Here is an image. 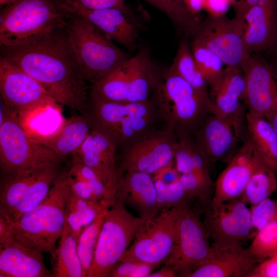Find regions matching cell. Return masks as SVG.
<instances>
[{
  "label": "cell",
  "instance_id": "6da1fadb",
  "mask_svg": "<svg viewBox=\"0 0 277 277\" xmlns=\"http://www.w3.org/2000/svg\"><path fill=\"white\" fill-rule=\"evenodd\" d=\"M35 79L57 103L84 113L88 101L85 78L66 26L31 42L1 46V57Z\"/></svg>",
  "mask_w": 277,
  "mask_h": 277
},
{
  "label": "cell",
  "instance_id": "7a4b0ae2",
  "mask_svg": "<svg viewBox=\"0 0 277 277\" xmlns=\"http://www.w3.org/2000/svg\"><path fill=\"white\" fill-rule=\"evenodd\" d=\"M151 100L164 122L177 140L192 138L211 112L209 96L204 95L179 75L172 68L154 83Z\"/></svg>",
  "mask_w": 277,
  "mask_h": 277
},
{
  "label": "cell",
  "instance_id": "3957f363",
  "mask_svg": "<svg viewBox=\"0 0 277 277\" xmlns=\"http://www.w3.org/2000/svg\"><path fill=\"white\" fill-rule=\"evenodd\" d=\"M92 128L109 136L118 151L159 129L163 121L153 102L120 103L103 101L90 93L86 114Z\"/></svg>",
  "mask_w": 277,
  "mask_h": 277
},
{
  "label": "cell",
  "instance_id": "277c9868",
  "mask_svg": "<svg viewBox=\"0 0 277 277\" xmlns=\"http://www.w3.org/2000/svg\"><path fill=\"white\" fill-rule=\"evenodd\" d=\"M71 14L68 0H17L1 8L0 46L36 39L65 26Z\"/></svg>",
  "mask_w": 277,
  "mask_h": 277
},
{
  "label": "cell",
  "instance_id": "5b68a950",
  "mask_svg": "<svg viewBox=\"0 0 277 277\" xmlns=\"http://www.w3.org/2000/svg\"><path fill=\"white\" fill-rule=\"evenodd\" d=\"M69 192L66 169L37 206L24 214L17 222L10 221L13 237L52 255L65 227Z\"/></svg>",
  "mask_w": 277,
  "mask_h": 277
},
{
  "label": "cell",
  "instance_id": "8992f818",
  "mask_svg": "<svg viewBox=\"0 0 277 277\" xmlns=\"http://www.w3.org/2000/svg\"><path fill=\"white\" fill-rule=\"evenodd\" d=\"M66 30L82 72L91 85L130 57L81 15L71 13Z\"/></svg>",
  "mask_w": 277,
  "mask_h": 277
},
{
  "label": "cell",
  "instance_id": "52a82bcc",
  "mask_svg": "<svg viewBox=\"0 0 277 277\" xmlns=\"http://www.w3.org/2000/svg\"><path fill=\"white\" fill-rule=\"evenodd\" d=\"M158 73L146 48H141L95 83L91 93L107 102L129 103L151 100Z\"/></svg>",
  "mask_w": 277,
  "mask_h": 277
},
{
  "label": "cell",
  "instance_id": "ba28073f",
  "mask_svg": "<svg viewBox=\"0 0 277 277\" xmlns=\"http://www.w3.org/2000/svg\"><path fill=\"white\" fill-rule=\"evenodd\" d=\"M150 220L130 213L114 200L107 209L87 277H107L141 228Z\"/></svg>",
  "mask_w": 277,
  "mask_h": 277
},
{
  "label": "cell",
  "instance_id": "9c48e42d",
  "mask_svg": "<svg viewBox=\"0 0 277 277\" xmlns=\"http://www.w3.org/2000/svg\"><path fill=\"white\" fill-rule=\"evenodd\" d=\"M63 160L53 151L32 138L17 115L1 100V172L6 174L46 163Z\"/></svg>",
  "mask_w": 277,
  "mask_h": 277
},
{
  "label": "cell",
  "instance_id": "30bf717a",
  "mask_svg": "<svg viewBox=\"0 0 277 277\" xmlns=\"http://www.w3.org/2000/svg\"><path fill=\"white\" fill-rule=\"evenodd\" d=\"M209 239L203 222L189 205L177 207L175 241L165 265L172 267L177 275L188 277L211 257Z\"/></svg>",
  "mask_w": 277,
  "mask_h": 277
},
{
  "label": "cell",
  "instance_id": "8fae6325",
  "mask_svg": "<svg viewBox=\"0 0 277 277\" xmlns=\"http://www.w3.org/2000/svg\"><path fill=\"white\" fill-rule=\"evenodd\" d=\"M161 212L141 228L119 261H140L157 266L166 261L175 241L177 207Z\"/></svg>",
  "mask_w": 277,
  "mask_h": 277
},
{
  "label": "cell",
  "instance_id": "7c38bea8",
  "mask_svg": "<svg viewBox=\"0 0 277 277\" xmlns=\"http://www.w3.org/2000/svg\"><path fill=\"white\" fill-rule=\"evenodd\" d=\"M177 139L166 128L158 129L120 151L117 174L141 172L153 175L174 162Z\"/></svg>",
  "mask_w": 277,
  "mask_h": 277
},
{
  "label": "cell",
  "instance_id": "4fadbf2b",
  "mask_svg": "<svg viewBox=\"0 0 277 277\" xmlns=\"http://www.w3.org/2000/svg\"><path fill=\"white\" fill-rule=\"evenodd\" d=\"M245 24L235 17L209 15L193 38L222 60L225 67H241L249 55L244 41Z\"/></svg>",
  "mask_w": 277,
  "mask_h": 277
},
{
  "label": "cell",
  "instance_id": "5bb4252c",
  "mask_svg": "<svg viewBox=\"0 0 277 277\" xmlns=\"http://www.w3.org/2000/svg\"><path fill=\"white\" fill-rule=\"evenodd\" d=\"M0 92L1 100L17 116L57 104L35 79L1 58Z\"/></svg>",
  "mask_w": 277,
  "mask_h": 277
},
{
  "label": "cell",
  "instance_id": "9a60e30c",
  "mask_svg": "<svg viewBox=\"0 0 277 277\" xmlns=\"http://www.w3.org/2000/svg\"><path fill=\"white\" fill-rule=\"evenodd\" d=\"M203 207V223L213 243H242L252 237L250 208L241 197Z\"/></svg>",
  "mask_w": 277,
  "mask_h": 277
},
{
  "label": "cell",
  "instance_id": "2e32d148",
  "mask_svg": "<svg viewBox=\"0 0 277 277\" xmlns=\"http://www.w3.org/2000/svg\"><path fill=\"white\" fill-rule=\"evenodd\" d=\"M245 91L241 68L225 67L220 84L209 92L212 114L229 123L242 142L247 137Z\"/></svg>",
  "mask_w": 277,
  "mask_h": 277
},
{
  "label": "cell",
  "instance_id": "e0dca14e",
  "mask_svg": "<svg viewBox=\"0 0 277 277\" xmlns=\"http://www.w3.org/2000/svg\"><path fill=\"white\" fill-rule=\"evenodd\" d=\"M248 113L266 116L277 111V69L264 58L249 54L241 66Z\"/></svg>",
  "mask_w": 277,
  "mask_h": 277
},
{
  "label": "cell",
  "instance_id": "ac0fdd59",
  "mask_svg": "<svg viewBox=\"0 0 277 277\" xmlns=\"http://www.w3.org/2000/svg\"><path fill=\"white\" fill-rule=\"evenodd\" d=\"M71 13L81 15L101 31L109 39L133 52L137 48L140 24L132 11L126 8L88 9L68 0Z\"/></svg>",
  "mask_w": 277,
  "mask_h": 277
},
{
  "label": "cell",
  "instance_id": "d6986e66",
  "mask_svg": "<svg viewBox=\"0 0 277 277\" xmlns=\"http://www.w3.org/2000/svg\"><path fill=\"white\" fill-rule=\"evenodd\" d=\"M242 143L214 183L213 205L241 197L253 172L263 161L247 136Z\"/></svg>",
  "mask_w": 277,
  "mask_h": 277
},
{
  "label": "cell",
  "instance_id": "ffe728a7",
  "mask_svg": "<svg viewBox=\"0 0 277 277\" xmlns=\"http://www.w3.org/2000/svg\"><path fill=\"white\" fill-rule=\"evenodd\" d=\"M117 148L102 131L92 128L87 137L78 149L72 155L93 169L115 200V192L119 177L117 174Z\"/></svg>",
  "mask_w": 277,
  "mask_h": 277
},
{
  "label": "cell",
  "instance_id": "44dd1931",
  "mask_svg": "<svg viewBox=\"0 0 277 277\" xmlns=\"http://www.w3.org/2000/svg\"><path fill=\"white\" fill-rule=\"evenodd\" d=\"M192 139L209 166L217 161L228 163L236 152V144L243 142L229 123L213 114L207 116Z\"/></svg>",
  "mask_w": 277,
  "mask_h": 277
},
{
  "label": "cell",
  "instance_id": "7402d4cb",
  "mask_svg": "<svg viewBox=\"0 0 277 277\" xmlns=\"http://www.w3.org/2000/svg\"><path fill=\"white\" fill-rule=\"evenodd\" d=\"M212 253L204 264L188 277H246L258 263L242 243H212Z\"/></svg>",
  "mask_w": 277,
  "mask_h": 277
},
{
  "label": "cell",
  "instance_id": "603a6c76",
  "mask_svg": "<svg viewBox=\"0 0 277 277\" xmlns=\"http://www.w3.org/2000/svg\"><path fill=\"white\" fill-rule=\"evenodd\" d=\"M43 251L12 237L0 244L1 277H53Z\"/></svg>",
  "mask_w": 277,
  "mask_h": 277
},
{
  "label": "cell",
  "instance_id": "cb8c5ba5",
  "mask_svg": "<svg viewBox=\"0 0 277 277\" xmlns=\"http://www.w3.org/2000/svg\"><path fill=\"white\" fill-rule=\"evenodd\" d=\"M115 199L138 210L141 217L150 220L159 213L157 194L152 175L141 172H127L119 178Z\"/></svg>",
  "mask_w": 277,
  "mask_h": 277
},
{
  "label": "cell",
  "instance_id": "d4e9b609",
  "mask_svg": "<svg viewBox=\"0 0 277 277\" xmlns=\"http://www.w3.org/2000/svg\"><path fill=\"white\" fill-rule=\"evenodd\" d=\"M277 19V0H259L244 17V41L249 54L267 51Z\"/></svg>",
  "mask_w": 277,
  "mask_h": 277
},
{
  "label": "cell",
  "instance_id": "484cf974",
  "mask_svg": "<svg viewBox=\"0 0 277 277\" xmlns=\"http://www.w3.org/2000/svg\"><path fill=\"white\" fill-rule=\"evenodd\" d=\"M91 128L86 115H74L63 119L53 132L35 141L48 147L64 159L68 156H72L78 149Z\"/></svg>",
  "mask_w": 277,
  "mask_h": 277
},
{
  "label": "cell",
  "instance_id": "4316f807",
  "mask_svg": "<svg viewBox=\"0 0 277 277\" xmlns=\"http://www.w3.org/2000/svg\"><path fill=\"white\" fill-rule=\"evenodd\" d=\"M47 163H49L2 175L0 189V213L8 218L10 217L36 176Z\"/></svg>",
  "mask_w": 277,
  "mask_h": 277
},
{
  "label": "cell",
  "instance_id": "83f0119b",
  "mask_svg": "<svg viewBox=\"0 0 277 277\" xmlns=\"http://www.w3.org/2000/svg\"><path fill=\"white\" fill-rule=\"evenodd\" d=\"M247 136L262 161L277 172V132L265 117L246 114Z\"/></svg>",
  "mask_w": 277,
  "mask_h": 277
},
{
  "label": "cell",
  "instance_id": "f1b7e54d",
  "mask_svg": "<svg viewBox=\"0 0 277 277\" xmlns=\"http://www.w3.org/2000/svg\"><path fill=\"white\" fill-rule=\"evenodd\" d=\"M52 259L53 277H84L77 252V239L65 224Z\"/></svg>",
  "mask_w": 277,
  "mask_h": 277
},
{
  "label": "cell",
  "instance_id": "f546056e",
  "mask_svg": "<svg viewBox=\"0 0 277 277\" xmlns=\"http://www.w3.org/2000/svg\"><path fill=\"white\" fill-rule=\"evenodd\" d=\"M60 163H49L46 164L31 184L10 217L5 216L15 223L24 214L37 206L46 197L51 187L62 173L60 167Z\"/></svg>",
  "mask_w": 277,
  "mask_h": 277
},
{
  "label": "cell",
  "instance_id": "4dcf8cb0",
  "mask_svg": "<svg viewBox=\"0 0 277 277\" xmlns=\"http://www.w3.org/2000/svg\"><path fill=\"white\" fill-rule=\"evenodd\" d=\"M108 208L100 201L78 197L70 189L66 206L65 224L78 240L81 233L97 215L103 210Z\"/></svg>",
  "mask_w": 277,
  "mask_h": 277
},
{
  "label": "cell",
  "instance_id": "1f68e13d",
  "mask_svg": "<svg viewBox=\"0 0 277 277\" xmlns=\"http://www.w3.org/2000/svg\"><path fill=\"white\" fill-rule=\"evenodd\" d=\"M276 173L262 161L248 181L241 199L251 206L270 198L277 189Z\"/></svg>",
  "mask_w": 277,
  "mask_h": 277
},
{
  "label": "cell",
  "instance_id": "d6a6232c",
  "mask_svg": "<svg viewBox=\"0 0 277 277\" xmlns=\"http://www.w3.org/2000/svg\"><path fill=\"white\" fill-rule=\"evenodd\" d=\"M166 14L185 37H194L200 29L202 19L187 8L184 0H144Z\"/></svg>",
  "mask_w": 277,
  "mask_h": 277
},
{
  "label": "cell",
  "instance_id": "836d02e7",
  "mask_svg": "<svg viewBox=\"0 0 277 277\" xmlns=\"http://www.w3.org/2000/svg\"><path fill=\"white\" fill-rule=\"evenodd\" d=\"M190 46L196 67L207 82L209 91L214 90L222 78L224 64L219 56L199 39L193 38Z\"/></svg>",
  "mask_w": 277,
  "mask_h": 277
},
{
  "label": "cell",
  "instance_id": "e575fe53",
  "mask_svg": "<svg viewBox=\"0 0 277 277\" xmlns=\"http://www.w3.org/2000/svg\"><path fill=\"white\" fill-rule=\"evenodd\" d=\"M170 68L197 91L209 96L208 85L196 67L186 37L181 41Z\"/></svg>",
  "mask_w": 277,
  "mask_h": 277
},
{
  "label": "cell",
  "instance_id": "d590c367",
  "mask_svg": "<svg viewBox=\"0 0 277 277\" xmlns=\"http://www.w3.org/2000/svg\"><path fill=\"white\" fill-rule=\"evenodd\" d=\"M174 162L179 174L190 172L209 173V166L197 150L192 138L177 140Z\"/></svg>",
  "mask_w": 277,
  "mask_h": 277
},
{
  "label": "cell",
  "instance_id": "8d00e7d4",
  "mask_svg": "<svg viewBox=\"0 0 277 277\" xmlns=\"http://www.w3.org/2000/svg\"><path fill=\"white\" fill-rule=\"evenodd\" d=\"M108 209L103 210L97 215L77 240V252L82 265L84 277L87 276L92 264L100 231Z\"/></svg>",
  "mask_w": 277,
  "mask_h": 277
},
{
  "label": "cell",
  "instance_id": "74e56055",
  "mask_svg": "<svg viewBox=\"0 0 277 277\" xmlns=\"http://www.w3.org/2000/svg\"><path fill=\"white\" fill-rule=\"evenodd\" d=\"M153 180L156 190L159 212L189 205L192 197L179 180L169 184L158 180Z\"/></svg>",
  "mask_w": 277,
  "mask_h": 277
},
{
  "label": "cell",
  "instance_id": "f35d334b",
  "mask_svg": "<svg viewBox=\"0 0 277 277\" xmlns=\"http://www.w3.org/2000/svg\"><path fill=\"white\" fill-rule=\"evenodd\" d=\"M248 248L258 263L277 252V222L270 223L252 237Z\"/></svg>",
  "mask_w": 277,
  "mask_h": 277
},
{
  "label": "cell",
  "instance_id": "ab89813d",
  "mask_svg": "<svg viewBox=\"0 0 277 277\" xmlns=\"http://www.w3.org/2000/svg\"><path fill=\"white\" fill-rule=\"evenodd\" d=\"M179 180L192 197L199 199L203 206L211 202V195L214 189L209 173L190 172L180 174Z\"/></svg>",
  "mask_w": 277,
  "mask_h": 277
},
{
  "label": "cell",
  "instance_id": "60d3db41",
  "mask_svg": "<svg viewBox=\"0 0 277 277\" xmlns=\"http://www.w3.org/2000/svg\"><path fill=\"white\" fill-rule=\"evenodd\" d=\"M68 174L80 179L88 184L94 192L101 198L103 203L109 208L114 200L112 197L107 188L95 171L82 162L72 159Z\"/></svg>",
  "mask_w": 277,
  "mask_h": 277
},
{
  "label": "cell",
  "instance_id": "b9f144b4",
  "mask_svg": "<svg viewBox=\"0 0 277 277\" xmlns=\"http://www.w3.org/2000/svg\"><path fill=\"white\" fill-rule=\"evenodd\" d=\"M252 237L268 224L277 222V199L270 197L250 206Z\"/></svg>",
  "mask_w": 277,
  "mask_h": 277
},
{
  "label": "cell",
  "instance_id": "7bdbcfd3",
  "mask_svg": "<svg viewBox=\"0 0 277 277\" xmlns=\"http://www.w3.org/2000/svg\"><path fill=\"white\" fill-rule=\"evenodd\" d=\"M157 267L140 261H118L111 270L109 276L148 277Z\"/></svg>",
  "mask_w": 277,
  "mask_h": 277
},
{
  "label": "cell",
  "instance_id": "ee69618b",
  "mask_svg": "<svg viewBox=\"0 0 277 277\" xmlns=\"http://www.w3.org/2000/svg\"><path fill=\"white\" fill-rule=\"evenodd\" d=\"M67 180L70 191L78 197L87 200L100 201L103 203L101 198L94 192L88 184L80 179L70 175L68 173V170Z\"/></svg>",
  "mask_w": 277,
  "mask_h": 277
},
{
  "label": "cell",
  "instance_id": "f6af8a7d",
  "mask_svg": "<svg viewBox=\"0 0 277 277\" xmlns=\"http://www.w3.org/2000/svg\"><path fill=\"white\" fill-rule=\"evenodd\" d=\"M246 277H277V252L256 264Z\"/></svg>",
  "mask_w": 277,
  "mask_h": 277
},
{
  "label": "cell",
  "instance_id": "bcb514c9",
  "mask_svg": "<svg viewBox=\"0 0 277 277\" xmlns=\"http://www.w3.org/2000/svg\"><path fill=\"white\" fill-rule=\"evenodd\" d=\"M81 6L88 9H103L111 8H126V0H73Z\"/></svg>",
  "mask_w": 277,
  "mask_h": 277
},
{
  "label": "cell",
  "instance_id": "7dc6e473",
  "mask_svg": "<svg viewBox=\"0 0 277 277\" xmlns=\"http://www.w3.org/2000/svg\"><path fill=\"white\" fill-rule=\"evenodd\" d=\"M235 0H204L203 9L209 15L221 16L225 15L229 6L233 5Z\"/></svg>",
  "mask_w": 277,
  "mask_h": 277
},
{
  "label": "cell",
  "instance_id": "c3c4849f",
  "mask_svg": "<svg viewBox=\"0 0 277 277\" xmlns=\"http://www.w3.org/2000/svg\"><path fill=\"white\" fill-rule=\"evenodd\" d=\"M173 163L174 162L171 163L152 175L153 179L160 180L167 184L173 183L179 180L180 174Z\"/></svg>",
  "mask_w": 277,
  "mask_h": 277
},
{
  "label": "cell",
  "instance_id": "681fc988",
  "mask_svg": "<svg viewBox=\"0 0 277 277\" xmlns=\"http://www.w3.org/2000/svg\"><path fill=\"white\" fill-rule=\"evenodd\" d=\"M259 0H235L232 5L234 9L235 17L244 22V17L247 12L256 5Z\"/></svg>",
  "mask_w": 277,
  "mask_h": 277
},
{
  "label": "cell",
  "instance_id": "f907efd6",
  "mask_svg": "<svg viewBox=\"0 0 277 277\" xmlns=\"http://www.w3.org/2000/svg\"><path fill=\"white\" fill-rule=\"evenodd\" d=\"M266 52L270 57V63L277 69V19L271 42Z\"/></svg>",
  "mask_w": 277,
  "mask_h": 277
},
{
  "label": "cell",
  "instance_id": "816d5d0a",
  "mask_svg": "<svg viewBox=\"0 0 277 277\" xmlns=\"http://www.w3.org/2000/svg\"><path fill=\"white\" fill-rule=\"evenodd\" d=\"M188 10L193 15L200 17V13L203 10L204 0H184Z\"/></svg>",
  "mask_w": 277,
  "mask_h": 277
},
{
  "label": "cell",
  "instance_id": "f5cc1de1",
  "mask_svg": "<svg viewBox=\"0 0 277 277\" xmlns=\"http://www.w3.org/2000/svg\"><path fill=\"white\" fill-rule=\"evenodd\" d=\"M176 276L177 274L172 267L165 265L159 270L153 271L148 277H174Z\"/></svg>",
  "mask_w": 277,
  "mask_h": 277
},
{
  "label": "cell",
  "instance_id": "db71d44e",
  "mask_svg": "<svg viewBox=\"0 0 277 277\" xmlns=\"http://www.w3.org/2000/svg\"><path fill=\"white\" fill-rule=\"evenodd\" d=\"M265 117L271 123L277 132V111L267 115Z\"/></svg>",
  "mask_w": 277,
  "mask_h": 277
},
{
  "label": "cell",
  "instance_id": "11a10c76",
  "mask_svg": "<svg viewBox=\"0 0 277 277\" xmlns=\"http://www.w3.org/2000/svg\"><path fill=\"white\" fill-rule=\"evenodd\" d=\"M17 0H0L1 8L11 5Z\"/></svg>",
  "mask_w": 277,
  "mask_h": 277
}]
</instances>
